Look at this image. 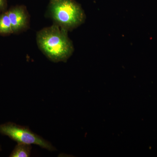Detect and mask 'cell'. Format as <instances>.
<instances>
[{"label": "cell", "mask_w": 157, "mask_h": 157, "mask_svg": "<svg viewBox=\"0 0 157 157\" xmlns=\"http://www.w3.org/2000/svg\"><path fill=\"white\" fill-rule=\"evenodd\" d=\"M32 147L28 144L17 143V145L10 155L11 157H29L30 156Z\"/></svg>", "instance_id": "6"}, {"label": "cell", "mask_w": 157, "mask_h": 157, "mask_svg": "<svg viewBox=\"0 0 157 157\" xmlns=\"http://www.w3.org/2000/svg\"><path fill=\"white\" fill-rule=\"evenodd\" d=\"M68 33L54 24L37 32L38 47L51 61L66 62L73 54L74 46Z\"/></svg>", "instance_id": "1"}, {"label": "cell", "mask_w": 157, "mask_h": 157, "mask_svg": "<svg viewBox=\"0 0 157 157\" xmlns=\"http://www.w3.org/2000/svg\"><path fill=\"white\" fill-rule=\"evenodd\" d=\"M12 34V26L7 10L0 13V36H8Z\"/></svg>", "instance_id": "5"}, {"label": "cell", "mask_w": 157, "mask_h": 157, "mask_svg": "<svg viewBox=\"0 0 157 157\" xmlns=\"http://www.w3.org/2000/svg\"><path fill=\"white\" fill-rule=\"evenodd\" d=\"M47 15L54 24L67 32L77 28L86 19L84 11L74 0H50Z\"/></svg>", "instance_id": "2"}, {"label": "cell", "mask_w": 157, "mask_h": 157, "mask_svg": "<svg viewBox=\"0 0 157 157\" xmlns=\"http://www.w3.org/2000/svg\"><path fill=\"white\" fill-rule=\"evenodd\" d=\"M7 10V0H0V13Z\"/></svg>", "instance_id": "7"}, {"label": "cell", "mask_w": 157, "mask_h": 157, "mask_svg": "<svg viewBox=\"0 0 157 157\" xmlns=\"http://www.w3.org/2000/svg\"><path fill=\"white\" fill-rule=\"evenodd\" d=\"M13 34L27 30L30 27V15L25 6H16L7 10Z\"/></svg>", "instance_id": "4"}, {"label": "cell", "mask_w": 157, "mask_h": 157, "mask_svg": "<svg viewBox=\"0 0 157 157\" xmlns=\"http://www.w3.org/2000/svg\"><path fill=\"white\" fill-rule=\"evenodd\" d=\"M0 133L8 136L17 143L36 144L51 151L56 150L49 141L35 134L27 127L13 123H7L0 125Z\"/></svg>", "instance_id": "3"}]
</instances>
